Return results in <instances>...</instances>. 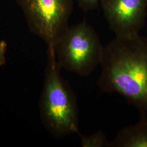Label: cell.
Returning a JSON list of instances; mask_svg holds the SVG:
<instances>
[{
  "label": "cell",
  "mask_w": 147,
  "mask_h": 147,
  "mask_svg": "<svg viewBox=\"0 0 147 147\" xmlns=\"http://www.w3.org/2000/svg\"><path fill=\"white\" fill-rule=\"evenodd\" d=\"M104 47L94 28L84 21L69 26L53 49L62 68L87 77L100 65Z\"/></svg>",
  "instance_id": "obj_3"
},
{
  "label": "cell",
  "mask_w": 147,
  "mask_h": 147,
  "mask_svg": "<svg viewBox=\"0 0 147 147\" xmlns=\"http://www.w3.org/2000/svg\"><path fill=\"white\" fill-rule=\"evenodd\" d=\"M100 5L116 37L132 38L140 34L146 25L147 0H101Z\"/></svg>",
  "instance_id": "obj_5"
},
{
  "label": "cell",
  "mask_w": 147,
  "mask_h": 147,
  "mask_svg": "<svg viewBox=\"0 0 147 147\" xmlns=\"http://www.w3.org/2000/svg\"><path fill=\"white\" fill-rule=\"evenodd\" d=\"M79 7L86 12L98 8L101 0H76Z\"/></svg>",
  "instance_id": "obj_8"
},
{
  "label": "cell",
  "mask_w": 147,
  "mask_h": 147,
  "mask_svg": "<svg viewBox=\"0 0 147 147\" xmlns=\"http://www.w3.org/2000/svg\"><path fill=\"white\" fill-rule=\"evenodd\" d=\"M77 135L82 147H110L109 141L105 132L99 129L90 135H85L79 131Z\"/></svg>",
  "instance_id": "obj_7"
},
{
  "label": "cell",
  "mask_w": 147,
  "mask_h": 147,
  "mask_svg": "<svg viewBox=\"0 0 147 147\" xmlns=\"http://www.w3.org/2000/svg\"><path fill=\"white\" fill-rule=\"evenodd\" d=\"M110 147H147V116H141L135 124L121 129Z\"/></svg>",
  "instance_id": "obj_6"
},
{
  "label": "cell",
  "mask_w": 147,
  "mask_h": 147,
  "mask_svg": "<svg viewBox=\"0 0 147 147\" xmlns=\"http://www.w3.org/2000/svg\"><path fill=\"white\" fill-rule=\"evenodd\" d=\"M30 31L53 48L68 28L73 0H16Z\"/></svg>",
  "instance_id": "obj_4"
},
{
  "label": "cell",
  "mask_w": 147,
  "mask_h": 147,
  "mask_svg": "<svg viewBox=\"0 0 147 147\" xmlns=\"http://www.w3.org/2000/svg\"><path fill=\"white\" fill-rule=\"evenodd\" d=\"M146 37H147V36H146Z\"/></svg>",
  "instance_id": "obj_10"
},
{
  "label": "cell",
  "mask_w": 147,
  "mask_h": 147,
  "mask_svg": "<svg viewBox=\"0 0 147 147\" xmlns=\"http://www.w3.org/2000/svg\"><path fill=\"white\" fill-rule=\"evenodd\" d=\"M7 47V42L5 40H0V67L5 64Z\"/></svg>",
  "instance_id": "obj_9"
},
{
  "label": "cell",
  "mask_w": 147,
  "mask_h": 147,
  "mask_svg": "<svg viewBox=\"0 0 147 147\" xmlns=\"http://www.w3.org/2000/svg\"><path fill=\"white\" fill-rule=\"evenodd\" d=\"M100 65V93L121 95L147 116V37H116L104 47Z\"/></svg>",
  "instance_id": "obj_1"
},
{
  "label": "cell",
  "mask_w": 147,
  "mask_h": 147,
  "mask_svg": "<svg viewBox=\"0 0 147 147\" xmlns=\"http://www.w3.org/2000/svg\"><path fill=\"white\" fill-rule=\"evenodd\" d=\"M53 48H47V66L39 108L44 125L56 138L79 131V109L75 95L61 74Z\"/></svg>",
  "instance_id": "obj_2"
}]
</instances>
